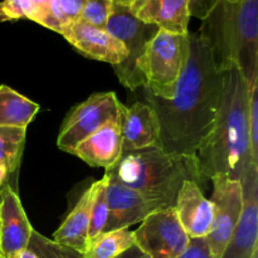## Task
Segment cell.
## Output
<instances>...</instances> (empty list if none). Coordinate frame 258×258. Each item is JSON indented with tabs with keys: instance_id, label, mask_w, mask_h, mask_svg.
<instances>
[{
	"instance_id": "1f68e13d",
	"label": "cell",
	"mask_w": 258,
	"mask_h": 258,
	"mask_svg": "<svg viewBox=\"0 0 258 258\" xmlns=\"http://www.w3.org/2000/svg\"><path fill=\"white\" fill-rule=\"evenodd\" d=\"M15 258H38V257L35 256V254L30 251V249L27 248V249H24V251L20 252V253L18 254Z\"/></svg>"
},
{
	"instance_id": "f546056e",
	"label": "cell",
	"mask_w": 258,
	"mask_h": 258,
	"mask_svg": "<svg viewBox=\"0 0 258 258\" xmlns=\"http://www.w3.org/2000/svg\"><path fill=\"white\" fill-rule=\"evenodd\" d=\"M116 258H149V257L146 256V254L144 253V252L141 251L136 244H134V246H131L130 248L126 249L123 253H121L120 256H117Z\"/></svg>"
},
{
	"instance_id": "484cf974",
	"label": "cell",
	"mask_w": 258,
	"mask_h": 258,
	"mask_svg": "<svg viewBox=\"0 0 258 258\" xmlns=\"http://www.w3.org/2000/svg\"><path fill=\"white\" fill-rule=\"evenodd\" d=\"M248 134L252 161L258 165V80L249 85Z\"/></svg>"
},
{
	"instance_id": "6da1fadb",
	"label": "cell",
	"mask_w": 258,
	"mask_h": 258,
	"mask_svg": "<svg viewBox=\"0 0 258 258\" xmlns=\"http://www.w3.org/2000/svg\"><path fill=\"white\" fill-rule=\"evenodd\" d=\"M223 92V71L217 67L211 49L198 33H189V57L170 100L144 96L160 126L159 148L165 153L196 156L213 128Z\"/></svg>"
},
{
	"instance_id": "2e32d148",
	"label": "cell",
	"mask_w": 258,
	"mask_h": 258,
	"mask_svg": "<svg viewBox=\"0 0 258 258\" xmlns=\"http://www.w3.org/2000/svg\"><path fill=\"white\" fill-rule=\"evenodd\" d=\"M130 12L146 24L175 34H188L189 13L186 0H133Z\"/></svg>"
},
{
	"instance_id": "e0dca14e",
	"label": "cell",
	"mask_w": 258,
	"mask_h": 258,
	"mask_svg": "<svg viewBox=\"0 0 258 258\" xmlns=\"http://www.w3.org/2000/svg\"><path fill=\"white\" fill-rule=\"evenodd\" d=\"M72 155L78 156L90 166L108 169L122 155L121 122H108L83 139Z\"/></svg>"
},
{
	"instance_id": "e575fe53",
	"label": "cell",
	"mask_w": 258,
	"mask_h": 258,
	"mask_svg": "<svg viewBox=\"0 0 258 258\" xmlns=\"http://www.w3.org/2000/svg\"><path fill=\"white\" fill-rule=\"evenodd\" d=\"M251 258H258V249H257L256 252H254L253 254H252V257H251Z\"/></svg>"
},
{
	"instance_id": "9c48e42d",
	"label": "cell",
	"mask_w": 258,
	"mask_h": 258,
	"mask_svg": "<svg viewBox=\"0 0 258 258\" xmlns=\"http://www.w3.org/2000/svg\"><path fill=\"white\" fill-rule=\"evenodd\" d=\"M213 193L209 201L213 204V224L206 237L213 258H221L238 223L243 207L241 181L226 175L211 179Z\"/></svg>"
},
{
	"instance_id": "277c9868",
	"label": "cell",
	"mask_w": 258,
	"mask_h": 258,
	"mask_svg": "<svg viewBox=\"0 0 258 258\" xmlns=\"http://www.w3.org/2000/svg\"><path fill=\"white\" fill-rule=\"evenodd\" d=\"M105 175L166 208L175 207L184 181L204 185L197 156L165 153L159 146L123 153Z\"/></svg>"
},
{
	"instance_id": "30bf717a",
	"label": "cell",
	"mask_w": 258,
	"mask_h": 258,
	"mask_svg": "<svg viewBox=\"0 0 258 258\" xmlns=\"http://www.w3.org/2000/svg\"><path fill=\"white\" fill-rule=\"evenodd\" d=\"M241 184V218L221 258H251L258 249V165L249 168Z\"/></svg>"
},
{
	"instance_id": "603a6c76",
	"label": "cell",
	"mask_w": 258,
	"mask_h": 258,
	"mask_svg": "<svg viewBox=\"0 0 258 258\" xmlns=\"http://www.w3.org/2000/svg\"><path fill=\"white\" fill-rule=\"evenodd\" d=\"M107 176L103 175L101 180L96 181V193L93 198L92 207H91L90 214V227H88L87 243L100 236L105 231L106 223L108 218V207H107Z\"/></svg>"
},
{
	"instance_id": "4fadbf2b",
	"label": "cell",
	"mask_w": 258,
	"mask_h": 258,
	"mask_svg": "<svg viewBox=\"0 0 258 258\" xmlns=\"http://www.w3.org/2000/svg\"><path fill=\"white\" fill-rule=\"evenodd\" d=\"M68 43L83 55L112 67L121 64L127 57L125 47L105 29H100L78 19L71 23L62 33Z\"/></svg>"
},
{
	"instance_id": "4316f807",
	"label": "cell",
	"mask_w": 258,
	"mask_h": 258,
	"mask_svg": "<svg viewBox=\"0 0 258 258\" xmlns=\"http://www.w3.org/2000/svg\"><path fill=\"white\" fill-rule=\"evenodd\" d=\"M37 9L32 0H2L0 2V22H10L25 18L34 20Z\"/></svg>"
},
{
	"instance_id": "f1b7e54d",
	"label": "cell",
	"mask_w": 258,
	"mask_h": 258,
	"mask_svg": "<svg viewBox=\"0 0 258 258\" xmlns=\"http://www.w3.org/2000/svg\"><path fill=\"white\" fill-rule=\"evenodd\" d=\"M186 2H188L190 17H196L203 20L214 9L218 0H186Z\"/></svg>"
},
{
	"instance_id": "d6986e66",
	"label": "cell",
	"mask_w": 258,
	"mask_h": 258,
	"mask_svg": "<svg viewBox=\"0 0 258 258\" xmlns=\"http://www.w3.org/2000/svg\"><path fill=\"white\" fill-rule=\"evenodd\" d=\"M39 105L7 85L0 86V127L25 128L39 112Z\"/></svg>"
},
{
	"instance_id": "8992f818",
	"label": "cell",
	"mask_w": 258,
	"mask_h": 258,
	"mask_svg": "<svg viewBox=\"0 0 258 258\" xmlns=\"http://www.w3.org/2000/svg\"><path fill=\"white\" fill-rule=\"evenodd\" d=\"M105 30L115 39L120 40L127 53L126 59L113 67L120 82L131 91L144 88V78L139 64L146 45L155 37L159 28L153 24H146L134 17L126 3L113 2Z\"/></svg>"
},
{
	"instance_id": "7402d4cb",
	"label": "cell",
	"mask_w": 258,
	"mask_h": 258,
	"mask_svg": "<svg viewBox=\"0 0 258 258\" xmlns=\"http://www.w3.org/2000/svg\"><path fill=\"white\" fill-rule=\"evenodd\" d=\"M25 128L0 127V166L8 175L18 173L24 150Z\"/></svg>"
},
{
	"instance_id": "9a60e30c",
	"label": "cell",
	"mask_w": 258,
	"mask_h": 258,
	"mask_svg": "<svg viewBox=\"0 0 258 258\" xmlns=\"http://www.w3.org/2000/svg\"><path fill=\"white\" fill-rule=\"evenodd\" d=\"M175 212L189 238H206L213 224V204L194 181H184L176 197Z\"/></svg>"
},
{
	"instance_id": "3957f363",
	"label": "cell",
	"mask_w": 258,
	"mask_h": 258,
	"mask_svg": "<svg viewBox=\"0 0 258 258\" xmlns=\"http://www.w3.org/2000/svg\"><path fill=\"white\" fill-rule=\"evenodd\" d=\"M198 34L211 49L217 67L234 64L251 85L258 80V0H218L202 20Z\"/></svg>"
},
{
	"instance_id": "836d02e7",
	"label": "cell",
	"mask_w": 258,
	"mask_h": 258,
	"mask_svg": "<svg viewBox=\"0 0 258 258\" xmlns=\"http://www.w3.org/2000/svg\"><path fill=\"white\" fill-rule=\"evenodd\" d=\"M113 2H117V3H126V4H130L133 0H113Z\"/></svg>"
},
{
	"instance_id": "d6a6232c",
	"label": "cell",
	"mask_w": 258,
	"mask_h": 258,
	"mask_svg": "<svg viewBox=\"0 0 258 258\" xmlns=\"http://www.w3.org/2000/svg\"><path fill=\"white\" fill-rule=\"evenodd\" d=\"M7 180H8L7 171H5L4 169H3L2 166H0V188H2V186L4 185L5 183H7Z\"/></svg>"
},
{
	"instance_id": "ba28073f",
	"label": "cell",
	"mask_w": 258,
	"mask_h": 258,
	"mask_svg": "<svg viewBox=\"0 0 258 258\" xmlns=\"http://www.w3.org/2000/svg\"><path fill=\"white\" fill-rule=\"evenodd\" d=\"M134 242L149 258H178L190 238L179 222L175 208L149 214L134 231Z\"/></svg>"
},
{
	"instance_id": "ffe728a7",
	"label": "cell",
	"mask_w": 258,
	"mask_h": 258,
	"mask_svg": "<svg viewBox=\"0 0 258 258\" xmlns=\"http://www.w3.org/2000/svg\"><path fill=\"white\" fill-rule=\"evenodd\" d=\"M134 232L128 228L103 232L88 242L85 258H116L134 246Z\"/></svg>"
},
{
	"instance_id": "7c38bea8",
	"label": "cell",
	"mask_w": 258,
	"mask_h": 258,
	"mask_svg": "<svg viewBox=\"0 0 258 258\" xmlns=\"http://www.w3.org/2000/svg\"><path fill=\"white\" fill-rule=\"evenodd\" d=\"M107 207L108 218L103 232L130 228L134 224L141 223L149 214L166 208L160 202L146 198L111 179L107 183Z\"/></svg>"
},
{
	"instance_id": "ac0fdd59",
	"label": "cell",
	"mask_w": 258,
	"mask_h": 258,
	"mask_svg": "<svg viewBox=\"0 0 258 258\" xmlns=\"http://www.w3.org/2000/svg\"><path fill=\"white\" fill-rule=\"evenodd\" d=\"M96 183H93L85 193L82 194L75 208L66 217L64 222L53 234V241L67 246L76 251L83 252L87 247L88 227H90V214L93 198L96 193Z\"/></svg>"
},
{
	"instance_id": "4dcf8cb0",
	"label": "cell",
	"mask_w": 258,
	"mask_h": 258,
	"mask_svg": "<svg viewBox=\"0 0 258 258\" xmlns=\"http://www.w3.org/2000/svg\"><path fill=\"white\" fill-rule=\"evenodd\" d=\"M32 2H33V4H34L35 9H37V14H35L34 20H33V22H37V19L39 18V15L42 14V13L45 10V8H47L49 0H32Z\"/></svg>"
},
{
	"instance_id": "5bb4252c",
	"label": "cell",
	"mask_w": 258,
	"mask_h": 258,
	"mask_svg": "<svg viewBox=\"0 0 258 258\" xmlns=\"http://www.w3.org/2000/svg\"><path fill=\"white\" fill-rule=\"evenodd\" d=\"M122 154L159 146L160 126L149 103L135 102L130 107L121 106Z\"/></svg>"
},
{
	"instance_id": "d590c367",
	"label": "cell",
	"mask_w": 258,
	"mask_h": 258,
	"mask_svg": "<svg viewBox=\"0 0 258 258\" xmlns=\"http://www.w3.org/2000/svg\"><path fill=\"white\" fill-rule=\"evenodd\" d=\"M228 2H237V0H228Z\"/></svg>"
},
{
	"instance_id": "52a82bcc",
	"label": "cell",
	"mask_w": 258,
	"mask_h": 258,
	"mask_svg": "<svg viewBox=\"0 0 258 258\" xmlns=\"http://www.w3.org/2000/svg\"><path fill=\"white\" fill-rule=\"evenodd\" d=\"M121 106L115 92L93 93L76 106L63 122L57 139L60 150L72 154L76 146L108 122H121Z\"/></svg>"
},
{
	"instance_id": "8fae6325",
	"label": "cell",
	"mask_w": 258,
	"mask_h": 258,
	"mask_svg": "<svg viewBox=\"0 0 258 258\" xmlns=\"http://www.w3.org/2000/svg\"><path fill=\"white\" fill-rule=\"evenodd\" d=\"M32 232L19 196L7 181L0 188V258H15L27 249Z\"/></svg>"
},
{
	"instance_id": "d4e9b609",
	"label": "cell",
	"mask_w": 258,
	"mask_h": 258,
	"mask_svg": "<svg viewBox=\"0 0 258 258\" xmlns=\"http://www.w3.org/2000/svg\"><path fill=\"white\" fill-rule=\"evenodd\" d=\"M112 4L113 0H85L80 19L96 28L106 29Z\"/></svg>"
},
{
	"instance_id": "83f0119b",
	"label": "cell",
	"mask_w": 258,
	"mask_h": 258,
	"mask_svg": "<svg viewBox=\"0 0 258 258\" xmlns=\"http://www.w3.org/2000/svg\"><path fill=\"white\" fill-rule=\"evenodd\" d=\"M178 258H213L204 238H191L185 251Z\"/></svg>"
},
{
	"instance_id": "44dd1931",
	"label": "cell",
	"mask_w": 258,
	"mask_h": 258,
	"mask_svg": "<svg viewBox=\"0 0 258 258\" xmlns=\"http://www.w3.org/2000/svg\"><path fill=\"white\" fill-rule=\"evenodd\" d=\"M83 3L85 0H49L35 23L62 34L71 23L80 19Z\"/></svg>"
},
{
	"instance_id": "cb8c5ba5",
	"label": "cell",
	"mask_w": 258,
	"mask_h": 258,
	"mask_svg": "<svg viewBox=\"0 0 258 258\" xmlns=\"http://www.w3.org/2000/svg\"><path fill=\"white\" fill-rule=\"evenodd\" d=\"M27 248L30 249L38 258H85L81 252L57 243L34 229Z\"/></svg>"
},
{
	"instance_id": "5b68a950",
	"label": "cell",
	"mask_w": 258,
	"mask_h": 258,
	"mask_svg": "<svg viewBox=\"0 0 258 258\" xmlns=\"http://www.w3.org/2000/svg\"><path fill=\"white\" fill-rule=\"evenodd\" d=\"M189 57V33L175 34L159 29L149 42L139 64L144 90L156 97L170 100Z\"/></svg>"
},
{
	"instance_id": "7a4b0ae2",
	"label": "cell",
	"mask_w": 258,
	"mask_h": 258,
	"mask_svg": "<svg viewBox=\"0 0 258 258\" xmlns=\"http://www.w3.org/2000/svg\"><path fill=\"white\" fill-rule=\"evenodd\" d=\"M249 85L234 64L223 71V92L213 128L197 150L204 180L217 175L241 181L253 164L248 134Z\"/></svg>"
}]
</instances>
